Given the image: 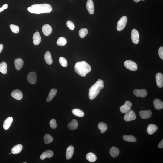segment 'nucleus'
Here are the masks:
<instances>
[{
    "instance_id": "nucleus-5",
    "label": "nucleus",
    "mask_w": 163,
    "mask_h": 163,
    "mask_svg": "<svg viewBox=\"0 0 163 163\" xmlns=\"http://www.w3.org/2000/svg\"><path fill=\"white\" fill-rule=\"evenodd\" d=\"M124 66L128 69L131 71L137 70L138 67L137 64L131 60H127L124 63Z\"/></svg>"
},
{
    "instance_id": "nucleus-16",
    "label": "nucleus",
    "mask_w": 163,
    "mask_h": 163,
    "mask_svg": "<svg viewBox=\"0 0 163 163\" xmlns=\"http://www.w3.org/2000/svg\"><path fill=\"white\" fill-rule=\"evenodd\" d=\"M33 42L34 45H38L41 41V38L39 33L36 32L34 34L33 37Z\"/></svg>"
},
{
    "instance_id": "nucleus-13",
    "label": "nucleus",
    "mask_w": 163,
    "mask_h": 163,
    "mask_svg": "<svg viewBox=\"0 0 163 163\" xmlns=\"http://www.w3.org/2000/svg\"><path fill=\"white\" fill-rule=\"evenodd\" d=\"M42 30L44 35L48 36L51 33L52 29L51 27L49 25L46 24L43 26Z\"/></svg>"
},
{
    "instance_id": "nucleus-11",
    "label": "nucleus",
    "mask_w": 163,
    "mask_h": 163,
    "mask_svg": "<svg viewBox=\"0 0 163 163\" xmlns=\"http://www.w3.org/2000/svg\"><path fill=\"white\" fill-rule=\"evenodd\" d=\"M139 115L142 119H148L152 115V112L150 110H141L139 112Z\"/></svg>"
},
{
    "instance_id": "nucleus-17",
    "label": "nucleus",
    "mask_w": 163,
    "mask_h": 163,
    "mask_svg": "<svg viewBox=\"0 0 163 163\" xmlns=\"http://www.w3.org/2000/svg\"><path fill=\"white\" fill-rule=\"evenodd\" d=\"M74 152V148L72 145L68 147L66 152V158L68 160L70 159L73 156Z\"/></svg>"
},
{
    "instance_id": "nucleus-10",
    "label": "nucleus",
    "mask_w": 163,
    "mask_h": 163,
    "mask_svg": "<svg viewBox=\"0 0 163 163\" xmlns=\"http://www.w3.org/2000/svg\"><path fill=\"white\" fill-rule=\"evenodd\" d=\"M133 94L138 97H140L141 98H145L147 96V91L145 89H135L133 90Z\"/></svg>"
},
{
    "instance_id": "nucleus-30",
    "label": "nucleus",
    "mask_w": 163,
    "mask_h": 163,
    "mask_svg": "<svg viewBox=\"0 0 163 163\" xmlns=\"http://www.w3.org/2000/svg\"><path fill=\"white\" fill-rule=\"evenodd\" d=\"M98 127L102 133H104L107 130L108 128L107 125L103 122H100L98 124Z\"/></svg>"
},
{
    "instance_id": "nucleus-41",
    "label": "nucleus",
    "mask_w": 163,
    "mask_h": 163,
    "mask_svg": "<svg viewBox=\"0 0 163 163\" xmlns=\"http://www.w3.org/2000/svg\"><path fill=\"white\" fill-rule=\"evenodd\" d=\"M158 147L159 148H163V140H162L159 143L158 145Z\"/></svg>"
},
{
    "instance_id": "nucleus-23",
    "label": "nucleus",
    "mask_w": 163,
    "mask_h": 163,
    "mask_svg": "<svg viewBox=\"0 0 163 163\" xmlns=\"http://www.w3.org/2000/svg\"><path fill=\"white\" fill-rule=\"evenodd\" d=\"M54 153L51 150H48L42 153L41 155L40 158L43 160L46 158H51L53 156Z\"/></svg>"
},
{
    "instance_id": "nucleus-40",
    "label": "nucleus",
    "mask_w": 163,
    "mask_h": 163,
    "mask_svg": "<svg viewBox=\"0 0 163 163\" xmlns=\"http://www.w3.org/2000/svg\"><path fill=\"white\" fill-rule=\"evenodd\" d=\"M158 54L159 57L162 59H163V47L162 46H161L159 48L158 50Z\"/></svg>"
},
{
    "instance_id": "nucleus-29",
    "label": "nucleus",
    "mask_w": 163,
    "mask_h": 163,
    "mask_svg": "<svg viewBox=\"0 0 163 163\" xmlns=\"http://www.w3.org/2000/svg\"><path fill=\"white\" fill-rule=\"evenodd\" d=\"M122 138L124 141L131 142H135L137 139L134 136L132 135H124Z\"/></svg>"
},
{
    "instance_id": "nucleus-32",
    "label": "nucleus",
    "mask_w": 163,
    "mask_h": 163,
    "mask_svg": "<svg viewBox=\"0 0 163 163\" xmlns=\"http://www.w3.org/2000/svg\"><path fill=\"white\" fill-rule=\"evenodd\" d=\"M74 115L79 117H83L84 115V112L78 109H74L72 111Z\"/></svg>"
},
{
    "instance_id": "nucleus-39",
    "label": "nucleus",
    "mask_w": 163,
    "mask_h": 163,
    "mask_svg": "<svg viewBox=\"0 0 163 163\" xmlns=\"http://www.w3.org/2000/svg\"><path fill=\"white\" fill-rule=\"evenodd\" d=\"M67 26L70 30H74L75 27L74 24L70 21H67Z\"/></svg>"
},
{
    "instance_id": "nucleus-14",
    "label": "nucleus",
    "mask_w": 163,
    "mask_h": 163,
    "mask_svg": "<svg viewBox=\"0 0 163 163\" xmlns=\"http://www.w3.org/2000/svg\"><path fill=\"white\" fill-rule=\"evenodd\" d=\"M156 78L157 85L160 88H162L163 86V75L160 73L156 74Z\"/></svg>"
},
{
    "instance_id": "nucleus-19",
    "label": "nucleus",
    "mask_w": 163,
    "mask_h": 163,
    "mask_svg": "<svg viewBox=\"0 0 163 163\" xmlns=\"http://www.w3.org/2000/svg\"><path fill=\"white\" fill-rule=\"evenodd\" d=\"M13 121V118L9 117L7 118L4 122L3 127L5 130L8 129L12 124Z\"/></svg>"
},
{
    "instance_id": "nucleus-45",
    "label": "nucleus",
    "mask_w": 163,
    "mask_h": 163,
    "mask_svg": "<svg viewBox=\"0 0 163 163\" xmlns=\"http://www.w3.org/2000/svg\"><path fill=\"white\" fill-rule=\"evenodd\" d=\"M4 10V9L2 7L0 8V12L3 11Z\"/></svg>"
},
{
    "instance_id": "nucleus-37",
    "label": "nucleus",
    "mask_w": 163,
    "mask_h": 163,
    "mask_svg": "<svg viewBox=\"0 0 163 163\" xmlns=\"http://www.w3.org/2000/svg\"><path fill=\"white\" fill-rule=\"evenodd\" d=\"M59 62L61 65L64 67H66L67 66V61L65 58L61 57L59 58Z\"/></svg>"
},
{
    "instance_id": "nucleus-38",
    "label": "nucleus",
    "mask_w": 163,
    "mask_h": 163,
    "mask_svg": "<svg viewBox=\"0 0 163 163\" xmlns=\"http://www.w3.org/2000/svg\"><path fill=\"white\" fill-rule=\"evenodd\" d=\"M50 127L53 129H55L57 127V122L54 119H52L50 122Z\"/></svg>"
},
{
    "instance_id": "nucleus-20",
    "label": "nucleus",
    "mask_w": 163,
    "mask_h": 163,
    "mask_svg": "<svg viewBox=\"0 0 163 163\" xmlns=\"http://www.w3.org/2000/svg\"><path fill=\"white\" fill-rule=\"evenodd\" d=\"M158 129V127L155 124H150L147 127V132L149 135H152L155 132L157 131Z\"/></svg>"
},
{
    "instance_id": "nucleus-25",
    "label": "nucleus",
    "mask_w": 163,
    "mask_h": 163,
    "mask_svg": "<svg viewBox=\"0 0 163 163\" xmlns=\"http://www.w3.org/2000/svg\"><path fill=\"white\" fill-rule=\"evenodd\" d=\"M78 126V122L75 119H73L68 125V127L71 130H75L77 129Z\"/></svg>"
},
{
    "instance_id": "nucleus-34",
    "label": "nucleus",
    "mask_w": 163,
    "mask_h": 163,
    "mask_svg": "<svg viewBox=\"0 0 163 163\" xmlns=\"http://www.w3.org/2000/svg\"><path fill=\"white\" fill-rule=\"evenodd\" d=\"M44 143L46 144H49L52 142L53 140V137L51 135L48 134H46L44 135Z\"/></svg>"
},
{
    "instance_id": "nucleus-4",
    "label": "nucleus",
    "mask_w": 163,
    "mask_h": 163,
    "mask_svg": "<svg viewBox=\"0 0 163 163\" xmlns=\"http://www.w3.org/2000/svg\"><path fill=\"white\" fill-rule=\"evenodd\" d=\"M127 22V17L123 16L120 19L117 23V30L119 31H121L125 28Z\"/></svg>"
},
{
    "instance_id": "nucleus-33",
    "label": "nucleus",
    "mask_w": 163,
    "mask_h": 163,
    "mask_svg": "<svg viewBox=\"0 0 163 163\" xmlns=\"http://www.w3.org/2000/svg\"><path fill=\"white\" fill-rule=\"evenodd\" d=\"M67 43V40L63 37H60L58 39L57 41V44L60 46H65Z\"/></svg>"
},
{
    "instance_id": "nucleus-12",
    "label": "nucleus",
    "mask_w": 163,
    "mask_h": 163,
    "mask_svg": "<svg viewBox=\"0 0 163 163\" xmlns=\"http://www.w3.org/2000/svg\"><path fill=\"white\" fill-rule=\"evenodd\" d=\"M11 96L15 99L19 100H22L23 96L22 92L18 89L13 91L11 93Z\"/></svg>"
},
{
    "instance_id": "nucleus-8",
    "label": "nucleus",
    "mask_w": 163,
    "mask_h": 163,
    "mask_svg": "<svg viewBox=\"0 0 163 163\" xmlns=\"http://www.w3.org/2000/svg\"><path fill=\"white\" fill-rule=\"evenodd\" d=\"M131 39L132 41L134 43L137 44L139 42V34L138 31L135 29H134L132 31L131 33Z\"/></svg>"
},
{
    "instance_id": "nucleus-7",
    "label": "nucleus",
    "mask_w": 163,
    "mask_h": 163,
    "mask_svg": "<svg viewBox=\"0 0 163 163\" xmlns=\"http://www.w3.org/2000/svg\"><path fill=\"white\" fill-rule=\"evenodd\" d=\"M132 104L129 101H127L125 104L120 108V111L122 113H126L131 110Z\"/></svg>"
},
{
    "instance_id": "nucleus-42",
    "label": "nucleus",
    "mask_w": 163,
    "mask_h": 163,
    "mask_svg": "<svg viewBox=\"0 0 163 163\" xmlns=\"http://www.w3.org/2000/svg\"><path fill=\"white\" fill-rule=\"evenodd\" d=\"M3 44H0V53L3 50Z\"/></svg>"
},
{
    "instance_id": "nucleus-48",
    "label": "nucleus",
    "mask_w": 163,
    "mask_h": 163,
    "mask_svg": "<svg viewBox=\"0 0 163 163\" xmlns=\"http://www.w3.org/2000/svg\"><path fill=\"white\" fill-rule=\"evenodd\" d=\"M24 163H26V162H24Z\"/></svg>"
},
{
    "instance_id": "nucleus-3",
    "label": "nucleus",
    "mask_w": 163,
    "mask_h": 163,
    "mask_svg": "<svg viewBox=\"0 0 163 163\" xmlns=\"http://www.w3.org/2000/svg\"><path fill=\"white\" fill-rule=\"evenodd\" d=\"M104 87L103 80L98 79L89 89V96L90 99L92 100L96 98L99 94L100 90L103 88Z\"/></svg>"
},
{
    "instance_id": "nucleus-9",
    "label": "nucleus",
    "mask_w": 163,
    "mask_h": 163,
    "mask_svg": "<svg viewBox=\"0 0 163 163\" xmlns=\"http://www.w3.org/2000/svg\"><path fill=\"white\" fill-rule=\"evenodd\" d=\"M27 79L28 82L31 84H35L37 79L36 74L33 72H31L27 75Z\"/></svg>"
},
{
    "instance_id": "nucleus-2",
    "label": "nucleus",
    "mask_w": 163,
    "mask_h": 163,
    "mask_svg": "<svg viewBox=\"0 0 163 163\" xmlns=\"http://www.w3.org/2000/svg\"><path fill=\"white\" fill-rule=\"evenodd\" d=\"M74 69L78 74L83 77L86 76L91 70L90 65L85 61L77 62L75 65Z\"/></svg>"
},
{
    "instance_id": "nucleus-27",
    "label": "nucleus",
    "mask_w": 163,
    "mask_h": 163,
    "mask_svg": "<svg viewBox=\"0 0 163 163\" xmlns=\"http://www.w3.org/2000/svg\"><path fill=\"white\" fill-rule=\"evenodd\" d=\"M57 92V90L55 89H52L50 90L46 101L48 102L51 101L54 97L55 96Z\"/></svg>"
},
{
    "instance_id": "nucleus-36",
    "label": "nucleus",
    "mask_w": 163,
    "mask_h": 163,
    "mask_svg": "<svg viewBox=\"0 0 163 163\" xmlns=\"http://www.w3.org/2000/svg\"><path fill=\"white\" fill-rule=\"evenodd\" d=\"M10 28L12 32L15 34H17L19 32V27L16 25L11 24L10 25Z\"/></svg>"
},
{
    "instance_id": "nucleus-46",
    "label": "nucleus",
    "mask_w": 163,
    "mask_h": 163,
    "mask_svg": "<svg viewBox=\"0 0 163 163\" xmlns=\"http://www.w3.org/2000/svg\"><path fill=\"white\" fill-rule=\"evenodd\" d=\"M36 32H38V30H37Z\"/></svg>"
},
{
    "instance_id": "nucleus-6",
    "label": "nucleus",
    "mask_w": 163,
    "mask_h": 163,
    "mask_svg": "<svg viewBox=\"0 0 163 163\" xmlns=\"http://www.w3.org/2000/svg\"><path fill=\"white\" fill-rule=\"evenodd\" d=\"M136 118L135 112L132 110H130L124 116V119L126 121L129 122L134 120Z\"/></svg>"
},
{
    "instance_id": "nucleus-26",
    "label": "nucleus",
    "mask_w": 163,
    "mask_h": 163,
    "mask_svg": "<svg viewBox=\"0 0 163 163\" xmlns=\"http://www.w3.org/2000/svg\"><path fill=\"white\" fill-rule=\"evenodd\" d=\"M44 60L46 63L48 65H51L53 63L51 54L49 51H47L44 56Z\"/></svg>"
},
{
    "instance_id": "nucleus-21",
    "label": "nucleus",
    "mask_w": 163,
    "mask_h": 163,
    "mask_svg": "<svg viewBox=\"0 0 163 163\" xmlns=\"http://www.w3.org/2000/svg\"><path fill=\"white\" fill-rule=\"evenodd\" d=\"M120 153L119 149L114 146L111 147L110 150V154L113 158H116L119 155Z\"/></svg>"
},
{
    "instance_id": "nucleus-47",
    "label": "nucleus",
    "mask_w": 163,
    "mask_h": 163,
    "mask_svg": "<svg viewBox=\"0 0 163 163\" xmlns=\"http://www.w3.org/2000/svg\"><path fill=\"white\" fill-rule=\"evenodd\" d=\"M9 154H11V153H9Z\"/></svg>"
},
{
    "instance_id": "nucleus-1",
    "label": "nucleus",
    "mask_w": 163,
    "mask_h": 163,
    "mask_svg": "<svg viewBox=\"0 0 163 163\" xmlns=\"http://www.w3.org/2000/svg\"><path fill=\"white\" fill-rule=\"evenodd\" d=\"M28 10L31 13L40 14L41 13L51 12L52 8L51 5L48 4H36L33 5L28 7Z\"/></svg>"
},
{
    "instance_id": "nucleus-18",
    "label": "nucleus",
    "mask_w": 163,
    "mask_h": 163,
    "mask_svg": "<svg viewBox=\"0 0 163 163\" xmlns=\"http://www.w3.org/2000/svg\"><path fill=\"white\" fill-rule=\"evenodd\" d=\"M24 62L23 60L21 58H18L15 59L14 61V64L15 69L19 71L22 69Z\"/></svg>"
},
{
    "instance_id": "nucleus-28",
    "label": "nucleus",
    "mask_w": 163,
    "mask_h": 163,
    "mask_svg": "<svg viewBox=\"0 0 163 163\" xmlns=\"http://www.w3.org/2000/svg\"><path fill=\"white\" fill-rule=\"evenodd\" d=\"M86 157L87 160L90 162H94L96 161L97 159L96 155L92 153H88Z\"/></svg>"
},
{
    "instance_id": "nucleus-24",
    "label": "nucleus",
    "mask_w": 163,
    "mask_h": 163,
    "mask_svg": "<svg viewBox=\"0 0 163 163\" xmlns=\"http://www.w3.org/2000/svg\"><path fill=\"white\" fill-rule=\"evenodd\" d=\"M23 146L22 144H17L15 145L11 149V152L14 154H18L21 152Z\"/></svg>"
},
{
    "instance_id": "nucleus-35",
    "label": "nucleus",
    "mask_w": 163,
    "mask_h": 163,
    "mask_svg": "<svg viewBox=\"0 0 163 163\" xmlns=\"http://www.w3.org/2000/svg\"><path fill=\"white\" fill-rule=\"evenodd\" d=\"M88 33V30L86 28H82L79 30V36L81 38H83L86 36Z\"/></svg>"
},
{
    "instance_id": "nucleus-31",
    "label": "nucleus",
    "mask_w": 163,
    "mask_h": 163,
    "mask_svg": "<svg viewBox=\"0 0 163 163\" xmlns=\"http://www.w3.org/2000/svg\"><path fill=\"white\" fill-rule=\"evenodd\" d=\"M7 65L6 63L5 62H3L0 64V72L5 74L7 73Z\"/></svg>"
},
{
    "instance_id": "nucleus-43",
    "label": "nucleus",
    "mask_w": 163,
    "mask_h": 163,
    "mask_svg": "<svg viewBox=\"0 0 163 163\" xmlns=\"http://www.w3.org/2000/svg\"><path fill=\"white\" fill-rule=\"evenodd\" d=\"M8 7V5L7 4H5L3 5L2 7L4 9H7Z\"/></svg>"
},
{
    "instance_id": "nucleus-44",
    "label": "nucleus",
    "mask_w": 163,
    "mask_h": 163,
    "mask_svg": "<svg viewBox=\"0 0 163 163\" xmlns=\"http://www.w3.org/2000/svg\"><path fill=\"white\" fill-rule=\"evenodd\" d=\"M133 1L135 2H136V3H137V2H138L140 1H145V0H133Z\"/></svg>"
},
{
    "instance_id": "nucleus-15",
    "label": "nucleus",
    "mask_w": 163,
    "mask_h": 163,
    "mask_svg": "<svg viewBox=\"0 0 163 163\" xmlns=\"http://www.w3.org/2000/svg\"><path fill=\"white\" fill-rule=\"evenodd\" d=\"M86 7L88 12L90 14H94V2L92 0H88L86 3Z\"/></svg>"
},
{
    "instance_id": "nucleus-22",
    "label": "nucleus",
    "mask_w": 163,
    "mask_h": 163,
    "mask_svg": "<svg viewBox=\"0 0 163 163\" xmlns=\"http://www.w3.org/2000/svg\"><path fill=\"white\" fill-rule=\"evenodd\" d=\"M154 108L157 110H160L162 109L163 108V102L162 101L156 99L153 102Z\"/></svg>"
}]
</instances>
